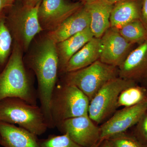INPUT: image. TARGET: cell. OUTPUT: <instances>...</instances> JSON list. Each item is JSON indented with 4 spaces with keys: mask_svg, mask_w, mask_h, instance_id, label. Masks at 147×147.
Here are the masks:
<instances>
[{
    "mask_svg": "<svg viewBox=\"0 0 147 147\" xmlns=\"http://www.w3.org/2000/svg\"><path fill=\"white\" fill-rule=\"evenodd\" d=\"M27 67L33 71L37 81L38 99L48 128H54L50 112L52 94L57 83L59 61L56 43L46 36L29 57Z\"/></svg>",
    "mask_w": 147,
    "mask_h": 147,
    "instance_id": "6da1fadb",
    "label": "cell"
},
{
    "mask_svg": "<svg viewBox=\"0 0 147 147\" xmlns=\"http://www.w3.org/2000/svg\"><path fill=\"white\" fill-rule=\"evenodd\" d=\"M23 52L13 42L10 57L0 72V100L7 97H18L36 105L37 89L34 87L32 71H28L23 60Z\"/></svg>",
    "mask_w": 147,
    "mask_h": 147,
    "instance_id": "7a4b0ae2",
    "label": "cell"
},
{
    "mask_svg": "<svg viewBox=\"0 0 147 147\" xmlns=\"http://www.w3.org/2000/svg\"><path fill=\"white\" fill-rule=\"evenodd\" d=\"M0 121L18 125L37 136L44 134L49 128L40 106L18 97L0 100Z\"/></svg>",
    "mask_w": 147,
    "mask_h": 147,
    "instance_id": "3957f363",
    "label": "cell"
},
{
    "mask_svg": "<svg viewBox=\"0 0 147 147\" xmlns=\"http://www.w3.org/2000/svg\"><path fill=\"white\" fill-rule=\"evenodd\" d=\"M90 100L77 87L57 84L52 94L50 112L55 127L65 120L88 115Z\"/></svg>",
    "mask_w": 147,
    "mask_h": 147,
    "instance_id": "277c9868",
    "label": "cell"
},
{
    "mask_svg": "<svg viewBox=\"0 0 147 147\" xmlns=\"http://www.w3.org/2000/svg\"><path fill=\"white\" fill-rule=\"evenodd\" d=\"M64 74L63 83L77 87L90 102L106 83L118 77L119 69L99 59L85 68Z\"/></svg>",
    "mask_w": 147,
    "mask_h": 147,
    "instance_id": "5b68a950",
    "label": "cell"
},
{
    "mask_svg": "<svg viewBox=\"0 0 147 147\" xmlns=\"http://www.w3.org/2000/svg\"><path fill=\"white\" fill-rule=\"evenodd\" d=\"M41 3V2H40ZM40 3L34 6L24 5L14 8L7 17V26L16 43L23 52L28 49L32 40L42 31L38 17Z\"/></svg>",
    "mask_w": 147,
    "mask_h": 147,
    "instance_id": "8992f818",
    "label": "cell"
},
{
    "mask_svg": "<svg viewBox=\"0 0 147 147\" xmlns=\"http://www.w3.org/2000/svg\"><path fill=\"white\" fill-rule=\"evenodd\" d=\"M135 84L137 83L119 76L106 83L90 102V118L97 125L107 121L118 108V100L121 92Z\"/></svg>",
    "mask_w": 147,
    "mask_h": 147,
    "instance_id": "52a82bcc",
    "label": "cell"
},
{
    "mask_svg": "<svg viewBox=\"0 0 147 147\" xmlns=\"http://www.w3.org/2000/svg\"><path fill=\"white\" fill-rule=\"evenodd\" d=\"M62 134H67L76 144L91 147L100 141V129L88 115L67 119L57 125Z\"/></svg>",
    "mask_w": 147,
    "mask_h": 147,
    "instance_id": "ba28073f",
    "label": "cell"
},
{
    "mask_svg": "<svg viewBox=\"0 0 147 147\" xmlns=\"http://www.w3.org/2000/svg\"><path fill=\"white\" fill-rule=\"evenodd\" d=\"M81 2L67 0H42L38 10V17L42 30L52 31L66 18L84 5Z\"/></svg>",
    "mask_w": 147,
    "mask_h": 147,
    "instance_id": "9c48e42d",
    "label": "cell"
},
{
    "mask_svg": "<svg viewBox=\"0 0 147 147\" xmlns=\"http://www.w3.org/2000/svg\"><path fill=\"white\" fill-rule=\"evenodd\" d=\"M147 110V100L131 107L117 110L99 126L100 141L127 131L134 127Z\"/></svg>",
    "mask_w": 147,
    "mask_h": 147,
    "instance_id": "30bf717a",
    "label": "cell"
},
{
    "mask_svg": "<svg viewBox=\"0 0 147 147\" xmlns=\"http://www.w3.org/2000/svg\"><path fill=\"white\" fill-rule=\"evenodd\" d=\"M100 39L99 60L117 67L123 63L134 45L125 39L117 29L111 27L104 33Z\"/></svg>",
    "mask_w": 147,
    "mask_h": 147,
    "instance_id": "8fae6325",
    "label": "cell"
},
{
    "mask_svg": "<svg viewBox=\"0 0 147 147\" xmlns=\"http://www.w3.org/2000/svg\"><path fill=\"white\" fill-rule=\"evenodd\" d=\"M118 69L122 79L137 84L147 79V40L131 50Z\"/></svg>",
    "mask_w": 147,
    "mask_h": 147,
    "instance_id": "7c38bea8",
    "label": "cell"
},
{
    "mask_svg": "<svg viewBox=\"0 0 147 147\" xmlns=\"http://www.w3.org/2000/svg\"><path fill=\"white\" fill-rule=\"evenodd\" d=\"M90 16L85 4L47 36L55 43L61 42L90 27Z\"/></svg>",
    "mask_w": 147,
    "mask_h": 147,
    "instance_id": "4fadbf2b",
    "label": "cell"
},
{
    "mask_svg": "<svg viewBox=\"0 0 147 147\" xmlns=\"http://www.w3.org/2000/svg\"><path fill=\"white\" fill-rule=\"evenodd\" d=\"M1 146L4 147H40L37 136L20 127L0 121Z\"/></svg>",
    "mask_w": 147,
    "mask_h": 147,
    "instance_id": "5bb4252c",
    "label": "cell"
},
{
    "mask_svg": "<svg viewBox=\"0 0 147 147\" xmlns=\"http://www.w3.org/2000/svg\"><path fill=\"white\" fill-rule=\"evenodd\" d=\"M93 37L89 27L65 40L56 43L59 73L64 74L66 66L71 57Z\"/></svg>",
    "mask_w": 147,
    "mask_h": 147,
    "instance_id": "9a60e30c",
    "label": "cell"
},
{
    "mask_svg": "<svg viewBox=\"0 0 147 147\" xmlns=\"http://www.w3.org/2000/svg\"><path fill=\"white\" fill-rule=\"evenodd\" d=\"M90 16V28L94 37L100 38L110 28V16L114 5L96 0L93 2L84 4Z\"/></svg>",
    "mask_w": 147,
    "mask_h": 147,
    "instance_id": "2e32d148",
    "label": "cell"
},
{
    "mask_svg": "<svg viewBox=\"0 0 147 147\" xmlns=\"http://www.w3.org/2000/svg\"><path fill=\"white\" fill-rule=\"evenodd\" d=\"M141 0H122L113 5L110 13V27L119 30L140 19Z\"/></svg>",
    "mask_w": 147,
    "mask_h": 147,
    "instance_id": "e0dca14e",
    "label": "cell"
},
{
    "mask_svg": "<svg viewBox=\"0 0 147 147\" xmlns=\"http://www.w3.org/2000/svg\"><path fill=\"white\" fill-rule=\"evenodd\" d=\"M100 38L93 37L72 56L66 66L64 74L88 66L100 59Z\"/></svg>",
    "mask_w": 147,
    "mask_h": 147,
    "instance_id": "ac0fdd59",
    "label": "cell"
},
{
    "mask_svg": "<svg viewBox=\"0 0 147 147\" xmlns=\"http://www.w3.org/2000/svg\"><path fill=\"white\" fill-rule=\"evenodd\" d=\"M13 38L6 22V16L0 13V72L7 63L13 47Z\"/></svg>",
    "mask_w": 147,
    "mask_h": 147,
    "instance_id": "d6986e66",
    "label": "cell"
},
{
    "mask_svg": "<svg viewBox=\"0 0 147 147\" xmlns=\"http://www.w3.org/2000/svg\"><path fill=\"white\" fill-rule=\"evenodd\" d=\"M147 100V88L142 85L135 84L123 90L118 100V108L137 105Z\"/></svg>",
    "mask_w": 147,
    "mask_h": 147,
    "instance_id": "ffe728a7",
    "label": "cell"
},
{
    "mask_svg": "<svg viewBox=\"0 0 147 147\" xmlns=\"http://www.w3.org/2000/svg\"><path fill=\"white\" fill-rule=\"evenodd\" d=\"M118 30L125 39L134 45H139L147 40V29L140 19L128 23Z\"/></svg>",
    "mask_w": 147,
    "mask_h": 147,
    "instance_id": "44dd1931",
    "label": "cell"
},
{
    "mask_svg": "<svg viewBox=\"0 0 147 147\" xmlns=\"http://www.w3.org/2000/svg\"><path fill=\"white\" fill-rule=\"evenodd\" d=\"M40 147H83L76 144L67 134H50L46 139H39Z\"/></svg>",
    "mask_w": 147,
    "mask_h": 147,
    "instance_id": "7402d4cb",
    "label": "cell"
},
{
    "mask_svg": "<svg viewBox=\"0 0 147 147\" xmlns=\"http://www.w3.org/2000/svg\"><path fill=\"white\" fill-rule=\"evenodd\" d=\"M112 147H145L132 133L125 131L108 138Z\"/></svg>",
    "mask_w": 147,
    "mask_h": 147,
    "instance_id": "603a6c76",
    "label": "cell"
},
{
    "mask_svg": "<svg viewBox=\"0 0 147 147\" xmlns=\"http://www.w3.org/2000/svg\"><path fill=\"white\" fill-rule=\"evenodd\" d=\"M132 134L144 145L147 144V110L134 125Z\"/></svg>",
    "mask_w": 147,
    "mask_h": 147,
    "instance_id": "cb8c5ba5",
    "label": "cell"
},
{
    "mask_svg": "<svg viewBox=\"0 0 147 147\" xmlns=\"http://www.w3.org/2000/svg\"><path fill=\"white\" fill-rule=\"evenodd\" d=\"M140 19L147 30V0H141Z\"/></svg>",
    "mask_w": 147,
    "mask_h": 147,
    "instance_id": "d4e9b609",
    "label": "cell"
},
{
    "mask_svg": "<svg viewBox=\"0 0 147 147\" xmlns=\"http://www.w3.org/2000/svg\"><path fill=\"white\" fill-rule=\"evenodd\" d=\"M41 1L42 0H24V5L30 6H34L41 2Z\"/></svg>",
    "mask_w": 147,
    "mask_h": 147,
    "instance_id": "484cf974",
    "label": "cell"
},
{
    "mask_svg": "<svg viewBox=\"0 0 147 147\" xmlns=\"http://www.w3.org/2000/svg\"><path fill=\"white\" fill-rule=\"evenodd\" d=\"M10 6L9 0H0V13L4 8Z\"/></svg>",
    "mask_w": 147,
    "mask_h": 147,
    "instance_id": "4316f807",
    "label": "cell"
},
{
    "mask_svg": "<svg viewBox=\"0 0 147 147\" xmlns=\"http://www.w3.org/2000/svg\"><path fill=\"white\" fill-rule=\"evenodd\" d=\"M98 147H112L108 139H104L100 142Z\"/></svg>",
    "mask_w": 147,
    "mask_h": 147,
    "instance_id": "83f0119b",
    "label": "cell"
},
{
    "mask_svg": "<svg viewBox=\"0 0 147 147\" xmlns=\"http://www.w3.org/2000/svg\"><path fill=\"white\" fill-rule=\"evenodd\" d=\"M104 2L110 5H114L116 3L122 0H102Z\"/></svg>",
    "mask_w": 147,
    "mask_h": 147,
    "instance_id": "f1b7e54d",
    "label": "cell"
},
{
    "mask_svg": "<svg viewBox=\"0 0 147 147\" xmlns=\"http://www.w3.org/2000/svg\"><path fill=\"white\" fill-rule=\"evenodd\" d=\"M78 1H79V2H81L83 3L86 4L93 2L96 1V0H78Z\"/></svg>",
    "mask_w": 147,
    "mask_h": 147,
    "instance_id": "f546056e",
    "label": "cell"
},
{
    "mask_svg": "<svg viewBox=\"0 0 147 147\" xmlns=\"http://www.w3.org/2000/svg\"><path fill=\"white\" fill-rule=\"evenodd\" d=\"M101 141H99V142H97V143H96L95 144H94V145H93L92 147H98V146H99V145L100 144V142H101Z\"/></svg>",
    "mask_w": 147,
    "mask_h": 147,
    "instance_id": "4dcf8cb0",
    "label": "cell"
},
{
    "mask_svg": "<svg viewBox=\"0 0 147 147\" xmlns=\"http://www.w3.org/2000/svg\"><path fill=\"white\" fill-rule=\"evenodd\" d=\"M142 83L144 84V85H142V86H144L146 87V88H147V79H146L145 81H144V82H143Z\"/></svg>",
    "mask_w": 147,
    "mask_h": 147,
    "instance_id": "1f68e13d",
    "label": "cell"
},
{
    "mask_svg": "<svg viewBox=\"0 0 147 147\" xmlns=\"http://www.w3.org/2000/svg\"><path fill=\"white\" fill-rule=\"evenodd\" d=\"M15 1H16V0H9L10 6L12 5V4L13 3V2H14Z\"/></svg>",
    "mask_w": 147,
    "mask_h": 147,
    "instance_id": "d6a6232c",
    "label": "cell"
},
{
    "mask_svg": "<svg viewBox=\"0 0 147 147\" xmlns=\"http://www.w3.org/2000/svg\"><path fill=\"white\" fill-rule=\"evenodd\" d=\"M144 146L145 147H147V144H145V145H144Z\"/></svg>",
    "mask_w": 147,
    "mask_h": 147,
    "instance_id": "836d02e7",
    "label": "cell"
},
{
    "mask_svg": "<svg viewBox=\"0 0 147 147\" xmlns=\"http://www.w3.org/2000/svg\"><path fill=\"white\" fill-rule=\"evenodd\" d=\"M1 136H0V145H1Z\"/></svg>",
    "mask_w": 147,
    "mask_h": 147,
    "instance_id": "e575fe53",
    "label": "cell"
}]
</instances>
